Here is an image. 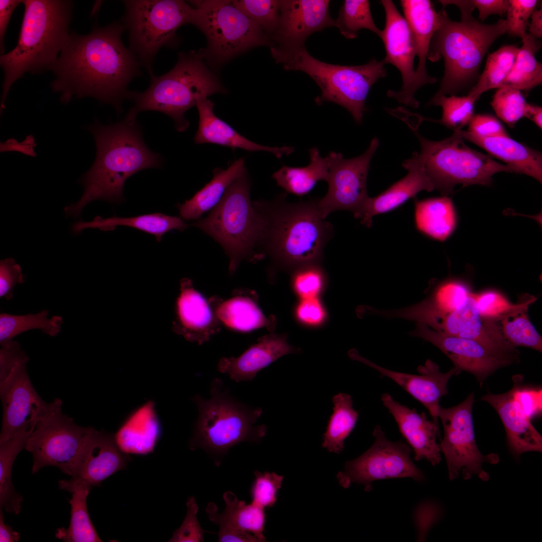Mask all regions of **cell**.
I'll use <instances>...</instances> for the list:
<instances>
[{
    "label": "cell",
    "instance_id": "cell-1",
    "mask_svg": "<svg viewBox=\"0 0 542 542\" xmlns=\"http://www.w3.org/2000/svg\"><path fill=\"white\" fill-rule=\"evenodd\" d=\"M124 30L121 22H114L87 35L70 34L51 69V88L62 103L89 96L122 112L130 96L128 85L141 75L137 56L122 42Z\"/></svg>",
    "mask_w": 542,
    "mask_h": 542
},
{
    "label": "cell",
    "instance_id": "cell-2",
    "mask_svg": "<svg viewBox=\"0 0 542 542\" xmlns=\"http://www.w3.org/2000/svg\"><path fill=\"white\" fill-rule=\"evenodd\" d=\"M86 128L94 138L96 156L80 179L84 188L81 198L64 209L67 216L78 217L83 207L95 200L120 203L124 200V185L129 177L162 164L161 156L145 145L136 119L125 115L122 121L107 125L96 119Z\"/></svg>",
    "mask_w": 542,
    "mask_h": 542
},
{
    "label": "cell",
    "instance_id": "cell-3",
    "mask_svg": "<svg viewBox=\"0 0 542 542\" xmlns=\"http://www.w3.org/2000/svg\"><path fill=\"white\" fill-rule=\"evenodd\" d=\"M24 13L17 45L1 54L4 78L1 113L12 84L25 73L51 70L67 41L73 3L65 0H23Z\"/></svg>",
    "mask_w": 542,
    "mask_h": 542
},
{
    "label": "cell",
    "instance_id": "cell-4",
    "mask_svg": "<svg viewBox=\"0 0 542 542\" xmlns=\"http://www.w3.org/2000/svg\"><path fill=\"white\" fill-rule=\"evenodd\" d=\"M286 195L253 202L263 220L259 246L284 265L314 263L332 237L333 225L322 217L318 199L290 203Z\"/></svg>",
    "mask_w": 542,
    "mask_h": 542
},
{
    "label": "cell",
    "instance_id": "cell-5",
    "mask_svg": "<svg viewBox=\"0 0 542 542\" xmlns=\"http://www.w3.org/2000/svg\"><path fill=\"white\" fill-rule=\"evenodd\" d=\"M473 10L471 7L461 9L460 22L450 20L442 10L441 23L432 38L427 56L433 62L441 57L444 60V76L432 99L454 95L473 82L490 46L506 32L505 20L484 24L473 17Z\"/></svg>",
    "mask_w": 542,
    "mask_h": 542
},
{
    "label": "cell",
    "instance_id": "cell-6",
    "mask_svg": "<svg viewBox=\"0 0 542 542\" xmlns=\"http://www.w3.org/2000/svg\"><path fill=\"white\" fill-rule=\"evenodd\" d=\"M151 83L144 92L131 91L134 102L127 115L136 118L143 111H157L172 118L176 130L185 131L189 125L185 112L201 100L227 89L207 65L199 51L181 52L174 67L157 76L151 73Z\"/></svg>",
    "mask_w": 542,
    "mask_h": 542
},
{
    "label": "cell",
    "instance_id": "cell-7",
    "mask_svg": "<svg viewBox=\"0 0 542 542\" xmlns=\"http://www.w3.org/2000/svg\"><path fill=\"white\" fill-rule=\"evenodd\" d=\"M210 393L208 399L199 395L192 399L198 410L190 441L192 450L199 448L223 456L236 445L258 443L265 436L266 426L255 425L262 414L261 408L247 405L234 398L217 377L211 383Z\"/></svg>",
    "mask_w": 542,
    "mask_h": 542
},
{
    "label": "cell",
    "instance_id": "cell-8",
    "mask_svg": "<svg viewBox=\"0 0 542 542\" xmlns=\"http://www.w3.org/2000/svg\"><path fill=\"white\" fill-rule=\"evenodd\" d=\"M251 182L247 171L227 189L218 204L205 217L191 224L212 237L229 258L233 274L243 260L257 257L263 220L251 202Z\"/></svg>",
    "mask_w": 542,
    "mask_h": 542
},
{
    "label": "cell",
    "instance_id": "cell-9",
    "mask_svg": "<svg viewBox=\"0 0 542 542\" xmlns=\"http://www.w3.org/2000/svg\"><path fill=\"white\" fill-rule=\"evenodd\" d=\"M286 70L301 71L319 86L321 94L315 98L320 105L326 102L346 108L358 124L366 110L365 103L372 86L386 75L383 62L375 58L361 65L345 66L327 63L317 59L305 46L276 60Z\"/></svg>",
    "mask_w": 542,
    "mask_h": 542
},
{
    "label": "cell",
    "instance_id": "cell-10",
    "mask_svg": "<svg viewBox=\"0 0 542 542\" xmlns=\"http://www.w3.org/2000/svg\"><path fill=\"white\" fill-rule=\"evenodd\" d=\"M193 7L190 24L201 31L206 47L198 51L215 73L235 57L258 46H270L260 27L232 0L188 1Z\"/></svg>",
    "mask_w": 542,
    "mask_h": 542
},
{
    "label": "cell",
    "instance_id": "cell-11",
    "mask_svg": "<svg viewBox=\"0 0 542 542\" xmlns=\"http://www.w3.org/2000/svg\"><path fill=\"white\" fill-rule=\"evenodd\" d=\"M407 124L420 142L419 154L425 172L435 189L443 196L451 194L458 184L463 187L475 184L488 186L492 183L494 174L512 173L508 166L467 146L458 130L454 131L450 137L434 141L425 138L414 125Z\"/></svg>",
    "mask_w": 542,
    "mask_h": 542
},
{
    "label": "cell",
    "instance_id": "cell-12",
    "mask_svg": "<svg viewBox=\"0 0 542 542\" xmlns=\"http://www.w3.org/2000/svg\"><path fill=\"white\" fill-rule=\"evenodd\" d=\"M122 23L128 34L129 48L150 74L159 50L177 47V34L190 24L193 7L182 0H126Z\"/></svg>",
    "mask_w": 542,
    "mask_h": 542
},
{
    "label": "cell",
    "instance_id": "cell-13",
    "mask_svg": "<svg viewBox=\"0 0 542 542\" xmlns=\"http://www.w3.org/2000/svg\"><path fill=\"white\" fill-rule=\"evenodd\" d=\"M62 400L57 398L53 408L36 424L25 449L33 458L32 473L46 466H54L71 476L88 437L94 429L77 425L72 418L62 412Z\"/></svg>",
    "mask_w": 542,
    "mask_h": 542
},
{
    "label": "cell",
    "instance_id": "cell-14",
    "mask_svg": "<svg viewBox=\"0 0 542 542\" xmlns=\"http://www.w3.org/2000/svg\"><path fill=\"white\" fill-rule=\"evenodd\" d=\"M474 393L469 394L461 403L448 408L439 407L438 416L444 429L440 444L446 459L449 479L453 480L461 472L463 477L470 479L476 475L487 481L489 475L482 468L484 462L496 464L499 458L496 454L484 455L477 445L472 417Z\"/></svg>",
    "mask_w": 542,
    "mask_h": 542
},
{
    "label": "cell",
    "instance_id": "cell-15",
    "mask_svg": "<svg viewBox=\"0 0 542 542\" xmlns=\"http://www.w3.org/2000/svg\"><path fill=\"white\" fill-rule=\"evenodd\" d=\"M372 446L357 458L347 461L344 470L338 472L339 484L347 488L352 483L362 484L366 491L372 489V482L389 478H412L422 482L424 473L414 463L412 449L404 442L388 439L379 426H376Z\"/></svg>",
    "mask_w": 542,
    "mask_h": 542
},
{
    "label": "cell",
    "instance_id": "cell-16",
    "mask_svg": "<svg viewBox=\"0 0 542 542\" xmlns=\"http://www.w3.org/2000/svg\"><path fill=\"white\" fill-rule=\"evenodd\" d=\"M379 144L374 137L362 155L352 159H345L342 154L331 152L330 168L327 182L328 190L318 205L322 217L337 210H348L355 218L358 215L368 198L367 177L373 154Z\"/></svg>",
    "mask_w": 542,
    "mask_h": 542
},
{
    "label": "cell",
    "instance_id": "cell-17",
    "mask_svg": "<svg viewBox=\"0 0 542 542\" xmlns=\"http://www.w3.org/2000/svg\"><path fill=\"white\" fill-rule=\"evenodd\" d=\"M410 334L438 348L453 362L457 375L461 371L468 372L481 386L497 370L519 360V353L495 350L478 341L447 335L420 323H417Z\"/></svg>",
    "mask_w": 542,
    "mask_h": 542
},
{
    "label": "cell",
    "instance_id": "cell-18",
    "mask_svg": "<svg viewBox=\"0 0 542 542\" xmlns=\"http://www.w3.org/2000/svg\"><path fill=\"white\" fill-rule=\"evenodd\" d=\"M385 14V23L381 31L386 55L383 64H391L400 71L402 85L398 91L389 90L388 97L399 103L417 108L419 102L415 98L419 89L414 61L417 56L416 44L411 29L406 20L398 11L392 1L382 0Z\"/></svg>",
    "mask_w": 542,
    "mask_h": 542
},
{
    "label": "cell",
    "instance_id": "cell-19",
    "mask_svg": "<svg viewBox=\"0 0 542 542\" xmlns=\"http://www.w3.org/2000/svg\"><path fill=\"white\" fill-rule=\"evenodd\" d=\"M278 28L271 38V55L277 58L305 47L313 33L335 26L328 0H281Z\"/></svg>",
    "mask_w": 542,
    "mask_h": 542
},
{
    "label": "cell",
    "instance_id": "cell-20",
    "mask_svg": "<svg viewBox=\"0 0 542 542\" xmlns=\"http://www.w3.org/2000/svg\"><path fill=\"white\" fill-rule=\"evenodd\" d=\"M27 364L21 365L9 380L0 385L3 406L0 445L24 430L34 429L57 401L55 398L47 403L40 396L29 377Z\"/></svg>",
    "mask_w": 542,
    "mask_h": 542
},
{
    "label": "cell",
    "instance_id": "cell-21",
    "mask_svg": "<svg viewBox=\"0 0 542 542\" xmlns=\"http://www.w3.org/2000/svg\"><path fill=\"white\" fill-rule=\"evenodd\" d=\"M131 458L117 447L113 435L95 429L77 459L71 478L58 481L59 487L71 493L79 486L92 488L127 466Z\"/></svg>",
    "mask_w": 542,
    "mask_h": 542
},
{
    "label": "cell",
    "instance_id": "cell-22",
    "mask_svg": "<svg viewBox=\"0 0 542 542\" xmlns=\"http://www.w3.org/2000/svg\"><path fill=\"white\" fill-rule=\"evenodd\" d=\"M348 354L351 359L375 369L382 376L389 378L401 387L428 410L432 421L439 426L438 414L440 400L449 393L447 385L449 379L452 376L457 375L454 367L443 373L438 364L428 359L424 365L418 366L417 370L420 374H413L382 367L361 356L355 349L351 350Z\"/></svg>",
    "mask_w": 542,
    "mask_h": 542
},
{
    "label": "cell",
    "instance_id": "cell-23",
    "mask_svg": "<svg viewBox=\"0 0 542 542\" xmlns=\"http://www.w3.org/2000/svg\"><path fill=\"white\" fill-rule=\"evenodd\" d=\"M429 327L447 335L478 341L495 350L519 353L504 340L496 321L481 315L476 295L470 292L459 306Z\"/></svg>",
    "mask_w": 542,
    "mask_h": 542
},
{
    "label": "cell",
    "instance_id": "cell-24",
    "mask_svg": "<svg viewBox=\"0 0 542 542\" xmlns=\"http://www.w3.org/2000/svg\"><path fill=\"white\" fill-rule=\"evenodd\" d=\"M381 400L397 424L400 433L413 450L418 461L425 459L436 466L441 460L439 426L428 419L424 412L419 413L394 400L388 393L381 395Z\"/></svg>",
    "mask_w": 542,
    "mask_h": 542
},
{
    "label": "cell",
    "instance_id": "cell-25",
    "mask_svg": "<svg viewBox=\"0 0 542 542\" xmlns=\"http://www.w3.org/2000/svg\"><path fill=\"white\" fill-rule=\"evenodd\" d=\"M175 306V332L187 340L202 344L219 329V321L208 302L188 278L180 281Z\"/></svg>",
    "mask_w": 542,
    "mask_h": 542
},
{
    "label": "cell",
    "instance_id": "cell-26",
    "mask_svg": "<svg viewBox=\"0 0 542 542\" xmlns=\"http://www.w3.org/2000/svg\"><path fill=\"white\" fill-rule=\"evenodd\" d=\"M402 166L408 171L404 178L378 196L367 199L358 217L362 224L369 228L373 216L396 208L421 191L430 192L435 189L419 153L414 152L412 157L404 161Z\"/></svg>",
    "mask_w": 542,
    "mask_h": 542
},
{
    "label": "cell",
    "instance_id": "cell-27",
    "mask_svg": "<svg viewBox=\"0 0 542 542\" xmlns=\"http://www.w3.org/2000/svg\"><path fill=\"white\" fill-rule=\"evenodd\" d=\"M498 413L505 428L508 449L517 460L527 452L542 451V437L515 399L511 389L501 394L488 392L480 398Z\"/></svg>",
    "mask_w": 542,
    "mask_h": 542
},
{
    "label": "cell",
    "instance_id": "cell-28",
    "mask_svg": "<svg viewBox=\"0 0 542 542\" xmlns=\"http://www.w3.org/2000/svg\"><path fill=\"white\" fill-rule=\"evenodd\" d=\"M214 103L208 98L196 104L199 113L198 128L194 137L196 144H212L232 150L239 149L248 152L265 151L281 159L294 152L292 147H271L259 145L239 134L214 113Z\"/></svg>",
    "mask_w": 542,
    "mask_h": 542
},
{
    "label": "cell",
    "instance_id": "cell-29",
    "mask_svg": "<svg viewBox=\"0 0 542 542\" xmlns=\"http://www.w3.org/2000/svg\"><path fill=\"white\" fill-rule=\"evenodd\" d=\"M294 351L285 337L270 335L261 338L238 357L220 358L217 369L236 382L251 381L261 369Z\"/></svg>",
    "mask_w": 542,
    "mask_h": 542
},
{
    "label": "cell",
    "instance_id": "cell-30",
    "mask_svg": "<svg viewBox=\"0 0 542 542\" xmlns=\"http://www.w3.org/2000/svg\"><path fill=\"white\" fill-rule=\"evenodd\" d=\"M162 434L155 402L150 400L127 417L113 435V439L123 453L147 455L154 452Z\"/></svg>",
    "mask_w": 542,
    "mask_h": 542
},
{
    "label": "cell",
    "instance_id": "cell-31",
    "mask_svg": "<svg viewBox=\"0 0 542 542\" xmlns=\"http://www.w3.org/2000/svg\"><path fill=\"white\" fill-rule=\"evenodd\" d=\"M464 140L485 150L506 163L512 173L529 176L542 182V155L540 152L510 138L509 136L482 137L469 131L458 130Z\"/></svg>",
    "mask_w": 542,
    "mask_h": 542
},
{
    "label": "cell",
    "instance_id": "cell-32",
    "mask_svg": "<svg viewBox=\"0 0 542 542\" xmlns=\"http://www.w3.org/2000/svg\"><path fill=\"white\" fill-rule=\"evenodd\" d=\"M405 19L413 33L419 63L416 73L419 89L429 83L436 82L437 79L429 75L426 61L432 38L439 28L442 19V10L437 12L429 0L400 1Z\"/></svg>",
    "mask_w": 542,
    "mask_h": 542
},
{
    "label": "cell",
    "instance_id": "cell-33",
    "mask_svg": "<svg viewBox=\"0 0 542 542\" xmlns=\"http://www.w3.org/2000/svg\"><path fill=\"white\" fill-rule=\"evenodd\" d=\"M223 497L225 508L222 513L219 512L214 502H209L205 508L209 519L219 526L218 535L243 531L253 534L260 541H265L263 534L265 521L264 508L252 502L246 504L230 491L225 492Z\"/></svg>",
    "mask_w": 542,
    "mask_h": 542
},
{
    "label": "cell",
    "instance_id": "cell-34",
    "mask_svg": "<svg viewBox=\"0 0 542 542\" xmlns=\"http://www.w3.org/2000/svg\"><path fill=\"white\" fill-rule=\"evenodd\" d=\"M245 171L244 158L235 160L225 170L215 169L209 183L191 199L177 205L181 217L186 220H198L218 204L229 186Z\"/></svg>",
    "mask_w": 542,
    "mask_h": 542
},
{
    "label": "cell",
    "instance_id": "cell-35",
    "mask_svg": "<svg viewBox=\"0 0 542 542\" xmlns=\"http://www.w3.org/2000/svg\"><path fill=\"white\" fill-rule=\"evenodd\" d=\"M527 293L520 295L515 304L498 320L501 335L512 347H526L542 351V337L531 322L528 307L536 301Z\"/></svg>",
    "mask_w": 542,
    "mask_h": 542
},
{
    "label": "cell",
    "instance_id": "cell-36",
    "mask_svg": "<svg viewBox=\"0 0 542 542\" xmlns=\"http://www.w3.org/2000/svg\"><path fill=\"white\" fill-rule=\"evenodd\" d=\"M117 226H124L152 234L158 242L167 232L176 229L184 231L188 227L181 217L167 215L161 213H154L130 217L116 216L102 218L96 216L90 222L79 221L72 226L73 232L80 233L86 228H97L103 231H110Z\"/></svg>",
    "mask_w": 542,
    "mask_h": 542
},
{
    "label": "cell",
    "instance_id": "cell-37",
    "mask_svg": "<svg viewBox=\"0 0 542 542\" xmlns=\"http://www.w3.org/2000/svg\"><path fill=\"white\" fill-rule=\"evenodd\" d=\"M417 229L426 235L445 241L456 226V215L451 198L447 196L414 201Z\"/></svg>",
    "mask_w": 542,
    "mask_h": 542
},
{
    "label": "cell",
    "instance_id": "cell-38",
    "mask_svg": "<svg viewBox=\"0 0 542 542\" xmlns=\"http://www.w3.org/2000/svg\"><path fill=\"white\" fill-rule=\"evenodd\" d=\"M310 162L303 167L283 166L272 175L277 184L287 192L302 197L309 193L319 181H327L330 159L322 157L317 148L309 151Z\"/></svg>",
    "mask_w": 542,
    "mask_h": 542
},
{
    "label": "cell",
    "instance_id": "cell-39",
    "mask_svg": "<svg viewBox=\"0 0 542 542\" xmlns=\"http://www.w3.org/2000/svg\"><path fill=\"white\" fill-rule=\"evenodd\" d=\"M34 429L24 430L0 445V507L8 513L18 514L21 511L23 498L12 483V469L16 457L25 449L27 440Z\"/></svg>",
    "mask_w": 542,
    "mask_h": 542
},
{
    "label": "cell",
    "instance_id": "cell-40",
    "mask_svg": "<svg viewBox=\"0 0 542 542\" xmlns=\"http://www.w3.org/2000/svg\"><path fill=\"white\" fill-rule=\"evenodd\" d=\"M214 308L220 322L236 331L248 332L268 325L269 321L255 302L246 295H237Z\"/></svg>",
    "mask_w": 542,
    "mask_h": 542
},
{
    "label": "cell",
    "instance_id": "cell-41",
    "mask_svg": "<svg viewBox=\"0 0 542 542\" xmlns=\"http://www.w3.org/2000/svg\"><path fill=\"white\" fill-rule=\"evenodd\" d=\"M522 39L523 44L519 48L514 64L499 88L507 86L528 91L541 84L542 65L535 57L541 43L526 33Z\"/></svg>",
    "mask_w": 542,
    "mask_h": 542
},
{
    "label": "cell",
    "instance_id": "cell-42",
    "mask_svg": "<svg viewBox=\"0 0 542 542\" xmlns=\"http://www.w3.org/2000/svg\"><path fill=\"white\" fill-rule=\"evenodd\" d=\"M333 413L324 434L322 446L330 452L341 453L345 440L354 429L358 419V413L353 408L350 395L340 392L332 398Z\"/></svg>",
    "mask_w": 542,
    "mask_h": 542
},
{
    "label": "cell",
    "instance_id": "cell-43",
    "mask_svg": "<svg viewBox=\"0 0 542 542\" xmlns=\"http://www.w3.org/2000/svg\"><path fill=\"white\" fill-rule=\"evenodd\" d=\"M91 488L84 485L76 487L69 501L71 518L69 527L57 529L55 536L66 542H99L98 535L90 518L87 497Z\"/></svg>",
    "mask_w": 542,
    "mask_h": 542
},
{
    "label": "cell",
    "instance_id": "cell-44",
    "mask_svg": "<svg viewBox=\"0 0 542 542\" xmlns=\"http://www.w3.org/2000/svg\"><path fill=\"white\" fill-rule=\"evenodd\" d=\"M49 311L43 310L36 314L25 315L1 313L0 315V344L13 340L26 331L39 329L55 337L60 332L63 318L58 315L48 318Z\"/></svg>",
    "mask_w": 542,
    "mask_h": 542
},
{
    "label": "cell",
    "instance_id": "cell-45",
    "mask_svg": "<svg viewBox=\"0 0 542 542\" xmlns=\"http://www.w3.org/2000/svg\"><path fill=\"white\" fill-rule=\"evenodd\" d=\"M518 51L516 46L507 45L489 55L484 71L468 95L476 101L483 92L498 88L513 67Z\"/></svg>",
    "mask_w": 542,
    "mask_h": 542
},
{
    "label": "cell",
    "instance_id": "cell-46",
    "mask_svg": "<svg viewBox=\"0 0 542 542\" xmlns=\"http://www.w3.org/2000/svg\"><path fill=\"white\" fill-rule=\"evenodd\" d=\"M335 26L346 38L357 37L363 29L369 30L380 37L381 31L374 24L370 3L367 0H345L341 7Z\"/></svg>",
    "mask_w": 542,
    "mask_h": 542
},
{
    "label": "cell",
    "instance_id": "cell-47",
    "mask_svg": "<svg viewBox=\"0 0 542 542\" xmlns=\"http://www.w3.org/2000/svg\"><path fill=\"white\" fill-rule=\"evenodd\" d=\"M233 3L238 10L260 27L270 40L279 25L280 1L234 0Z\"/></svg>",
    "mask_w": 542,
    "mask_h": 542
},
{
    "label": "cell",
    "instance_id": "cell-48",
    "mask_svg": "<svg viewBox=\"0 0 542 542\" xmlns=\"http://www.w3.org/2000/svg\"><path fill=\"white\" fill-rule=\"evenodd\" d=\"M475 100L469 97L442 96L431 99L429 105L440 106L442 108V116L438 121L454 131L461 130L463 126L468 124L474 115V104Z\"/></svg>",
    "mask_w": 542,
    "mask_h": 542
},
{
    "label": "cell",
    "instance_id": "cell-49",
    "mask_svg": "<svg viewBox=\"0 0 542 542\" xmlns=\"http://www.w3.org/2000/svg\"><path fill=\"white\" fill-rule=\"evenodd\" d=\"M525 104L521 91L507 86L499 88L491 102L497 116L510 127L523 116Z\"/></svg>",
    "mask_w": 542,
    "mask_h": 542
},
{
    "label": "cell",
    "instance_id": "cell-50",
    "mask_svg": "<svg viewBox=\"0 0 542 542\" xmlns=\"http://www.w3.org/2000/svg\"><path fill=\"white\" fill-rule=\"evenodd\" d=\"M250 489L253 503L263 508L272 507L277 500V492L282 485L284 477L275 472L257 471Z\"/></svg>",
    "mask_w": 542,
    "mask_h": 542
},
{
    "label": "cell",
    "instance_id": "cell-51",
    "mask_svg": "<svg viewBox=\"0 0 542 542\" xmlns=\"http://www.w3.org/2000/svg\"><path fill=\"white\" fill-rule=\"evenodd\" d=\"M513 385L511 390L521 408L531 420L539 416L542 412L541 387L524 384L523 377L515 375L512 377Z\"/></svg>",
    "mask_w": 542,
    "mask_h": 542
},
{
    "label": "cell",
    "instance_id": "cell-52",
    "mask_svg": "<svg viewBox=\"0 0 542 542\" xmlns=\"http://www.w3.org/2000/svg\"><path fill=\"white\" fill-rule=\"evenodd\" d=\"M506 32L510 36L522 38L526 33L528 20L536 8L535 0L508 1Z\"/></svg>",
    "mask_w": 542,
    "mask_h": 542
},
{
    "label": "cell",
    "instance_id": "cell-53",
    "mask_svg": "<svg viewBox=\"0 0 542 542\" xmlns=\"http://www.w3.org/2000/svg\"><path fill=\"white\" fill-rule=\"evenodd\" d=\"M187 512L181 525L173 534L169 541L199 542L203 541L205 530L201 527L197 518L199 509L195 498L190 496L186 503Z\"/></svg>",
    "mask_w": 542,
    "mask_h": 542
},
{
    "label": "cell",
    "instance_id": "cell-54",
    "mask_svg": "<svg viewBox=\"0 0 542 542\" xmlns=\"http://www.w3.org/2000/svg\"><path fill=\"white\" fill-rule=\"evenodd\" d=\"M308 263L302 265L293 279L294 287L303 299L316 297L320 291L324 282L322 272Z\"/></svg>",
    "mask_w": 542,
    "mask_h": 542
},
{
    "label": "cell",
    "instance_id": "cell-55",
    "mask_svg": "<svg viewBox=\"0 0 542 542\" xmlns=\"http://www.w3.org/2000/svg\"><path fill=\"white\" fill-rule=\"evenodd\" d=\"M0 345L1 385L9 380L21 364L28 363L29 358L16 341L12 340Z\"/></svg>",
    "mask_w": 542,
    "mask_h": 542
},
{
    "label": "cell",
    "instance_id": "cell-56",
    "mask_svg": "<svg viewBox=\"0 0 542 542\" xmlns=\"http://www.w3.org/2000/svg\"><path fill=\"white\" fill-rule=\"evenodd\" d=\"M476 297L481 315L494 321L498 320L513 304L501 293L493 290L476 295Z\"/></svg>",
    "mask_w": 542,
    "mask_h": 542
},
{
    "label": "cell",
    "instance_id": "cell-57",
    "mask_svg": "<svg viewBox=\"0 0 542 542\" xmlns=\"http://www.w3.org/2000/svg\"><path fill=\"white\" fill-rule=\"evenodd\" d=\"M25 281L21 266L13 258L0 261V298L11 300L14 296L13 290L17 284Z\"/></svg>",
    "mask_w": 542,
    "mask_h": 542
},
{
    "label": "cell",
    "instance_id": "cell-58",
    "mask_svg": "<svg viewBox=\"0 0 542 542\" xmlns=\"http://www.w3.org/2000/svg\"><path fill=\"white\" fill-rule=\"evenodd\" d=\"M468 125V131L480 137L508 136L499 120L490 114L474 115Z\"/></svg>",
    "mask_w": 542,
    "mask_h": 542
},
{
    "label": "cell",
    "instance_id": "cell-59",
    "mask_svg": "<svg viewBox=\"0 0 542 542\" xmlns=\"http://www.w3.org/2000/svg\"><path fill=\"white\" fill-rule=\"evenodd\" d=\"M297 313L300 321L310 325L319 324L325 316L323 309L315 297L303 299L298 307Z\"/></svg>",
    "mask_w": 542,
    "mask_h": 542
},
{
    "label": "cell",
    "instance_id": "cell-60",
    "mask_svg": "<svg viewBox=\"0 0 542 542\" xmlns=\"http://www.w3.org/2000/svg\"><path fill=\"white\" fill-rule=\"evenodd\" d=\"M479 12L478 18L484 21L491 15L502 16L507 12L508 1L507 0H471Z\"/></svg>",
    "mask_w": 542,
    "mask_h": 542
},
{
    "label": "cell",
    "instance_id": "cell-61",
    "mask_svg": "<svg viewBox=\"0 0 542 542\" xmlns=\"http://www.w3.org/2000/svg\"><path fill=\"white\" fill-rule=\"evenodd\" d=\"M20 3H22V1H0V50L2 54L4 53V40L8 24L13 12Z\"/></svg>",
    "mask_w": 542,
    "mask_h": 542
},
{
    "label": "cell",
    "instance_id": "cell-62",
    "mask_svg": "<svg viewBox=\"0 0 542 542\" xmlns=\"http://www.w3.org/2000/svg\"><path fill=\"white\" fill-rule=\"evenodd\" d=\"M0 541L18 542L21 537L20 533L13 530V528L4 522L3 508H0Z\"/></svg>",
    "mask_w": 542,
    "mask_h": 542
},
{
    "label": "cell",
    "instance_id": "cell-63",
    "mask_svg": "<svg viewBox=\"0 0 542 542\" xmlns=\"http://www.w3.org/2000/svg\"><path fill=\"white\" fill-rule=\"evenodd\" d=\"M531 22L528 24L529 31L533 37L537 38L542 37V10L535 9L531 16Z\"/></svg>",
    "mask_w": 542,
    "mask_h": 542
},
{
    "label": "cell",
    "instance_id": "cell-64",
    "mask_svg": "<svg viewBox=\"0 0 542 542\" xmlns=\"http://www.w3.org/2000/svg\"><path fill=\"white\" fill-rule=\"evenodd\" d=\"M525 116L542 128V108L539 106L526 103L523 111Z\"/></svg>",
    "mask_w": 542,
    "mask_h": 542
}]
</instances>
